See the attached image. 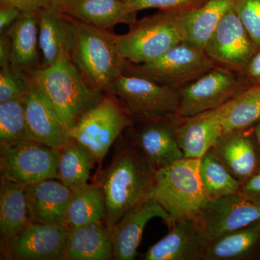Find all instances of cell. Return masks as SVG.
Listing matches in <instances>:
<instances>
[{"label":"cell","instance_id":"6da1fadb","mask_svg":"<svg viewBox=\"0 0 260 260\" xmlns=\"http://www.w3.org/2000/svg\"><path fill=\"white\" fill-rule=\"evenodd\" d=\"M153 177L144 155L140 156L134 149L116 155L98 183L105 203L104 223L111 230L132 208L152 198Z\"/></svg>","mask_w":260,"mask_h":260},{"label":"cell","instance_id":"7a4b0ae2","mask_svg":"<svg viewBox=\"0 0 260 260\" xmlns=\"http://www.w3.org/2000/svg\"><path fill=\"white\" fill-rule=\"evenodd\" d=\"M74 20L71 60L92 88L101 93H109L129 63L119 49L118 35Z\"/></svg>","mask_w":260,"mask_h":260},{"label":"cell","instance_id":"3957f363","mask_svg":"<svg viewBox=\"0 0 260 260\" xmlns=\"http://www.w3.org/2000/svg\"><path fill=\"white\" fill-rule=\"evenodd\" d=\"M30 75L32 83L51 103L68 132L105 95L87 83L71 59H61Z\"/></svg>","mask_w":260,"mask_h":260},{"label":"cell","instance_id":"277c9868","mask_svg":"<svg viewBox=\"0 0 260 260\" xmlns=\"http://www.w3.org/2000/svg\"><path fill=\"white\" fill-rule=\"evenodd\" d=\"M152 198L172 220L197 218L210 200L200 174V159L183 158L154 171Z\"/></svg>","mask_w":260,"mask_h":260},{"label":"cell","instance_id":"5b68a950","mask_svg":"<svg viewBox=\"0 0 260 260\" xmlns=\"http://www.w3.org/2000/svg\"><path fill=\"white\" fill-rule=\"evenodd\" d=\"M183 42H186V35L182 12L160 10L137 20L128 32L118 35L121 54L133 64L155 60Z\"/></svg>","mask_w":260,"mask_h":260},{"label":"cell","instance_id":"8992f818","mask_svg":"<svg viewBox=\"0 0 260 260\" xmlns=\"http://www.w3.org/2000/svg\"><path fill=\"white\" fill-rule=\"evenodd\" d=\"M130 116L162 120L178 114L180 90L140 75L124 73L111 90Z\"/></svg>","mask_w":260,"mask_h":260},{"label":"cell","instance_id":"52a82bcc","mask_svg":"<svg viewBox=\"0 0 260 260\" xmlns=\"http://www.w3.org/2000/svg\"><path fill=\"white\" fill-rule=\"evenodd\" d=\"M131 124L130 116L120 103L108 93L80 118L68 134L101 161Z\"/></svg>","mask_w":260,"mask_h":260},{"label":"cell","instance_id":"ba28073f","mask_svg":"<svg viewBox=\"0 0 260 260\" xmlns=\"http://www.w3.org/2000/svg\"><path fill=\"white\" fill-rule=\"evenodd\" d=\"M216 64L204 50L183 42L155 60L140 64L129 63L125 73L140 75L162 85L179 88L198 79Z\"/></svg>","mask_w":260,"mask_h":260},{"label":"cell","instance_id":"9c48e42d","mask_svg":"<svg viewBox=\"0 0 260 260\" xmlns=\"http://www.w3.org/2000/svg\"><path fill=\"white\" fill-rule=\"evenodd\" d=\"M0 150L1 178L27 185L58 177V149L26 140Z\"/></svg>","mask_w":260,"mask_h":260},{"label":"cell","instance_id":"30bf717a","mask_svg":"<svg viewBox=\"0 0 260 260\" xmlns=\"http://www.w3.org/2000/svg\"><path fill=\"white\" fill-rule=\"evenodd\" d=\"M242 90L235 75L216 65L180 90L178 115L188 117L217 109Z\"/></svg>","mask_w":260,"mask_h":260},{"label":"cell","instance_id":"8fae6325","mask_svg":"<svg viewBox=\"0 0 260 260\" xmlns=\"http://www.w3.org/2000/svg\"><path fill=\"white\" fill-rule=\"evenodd\" d=\"M197 220L208 241L260 220V201L241 192L208 200Z\"/></svg>","mask_w":260,"mask_h":260},{"label":"cell","instance_id":"7c38bea8","mask_svg":"<svg viewBox=\"0 0 260 260\" xmlns=\"http://www.w3.org/2000/svg\"><path fill=\"white\" fill-rule=\"evenodd\" d=\"M256 47L234 8L215 29L204 51L216 64L241 70H245L255 55Z\"/></svg>","mask_w":260,"mask_h":260},{"label":"cell","instance_id":"4fadbf2b","mask_svg":"<svg viewBox=\"0 0 260 260\" xmlns=\"http://www.w3.org/2000/svg\"><path fill=\"white\" fill-rule=\"evenodd\" d=\"M68 232L60 225L30 223L2 251L13 259H64Z\"/></svg>","mask_w":260,"mask_h":260},{"label":"cell","instance_id":"5bb4252c","mask_svg":"<svg viewBox=\"0 0 260 260\" xmlns=\"http://www.w3.org/2000/svg\"><path fill=\"white\" fill-rule=\"evenodd\" d=\"M169 232L147 251L146 260L204 259L209 241L196 218L177 219Z\"/></svg>","mask_w":260,"mask_h":260},{"label":"cell","instance_id":"9a60e30c","mask_svg":"<svg viewBox=\"0 0 260 260\" xmlns=\"http://www.w3.org/2000/svg\"><path fill=\"white\" fill-rule=\"evenodd\" d=\"M161 218L168 226L173 220L162 205L150 198L129 210L112 229L113 253L116 260H133L151 219Z\"/></svg>","mask_w":260,"mask_h":260},{"label":"cell","instance_id":"2e32d148","mask_svg":"<svg viewBox=\"0 0 260 260\" xmlns=\"http://www.w3.org/2000/svg\"><path fill=\"white\" fill-rule=\"evenodd\" d=\"M39 49L42 68L52 66L64 59H71L75 39L74 19L64 14L55 5L37 11Z\"/></svg>","mask_w":260,"mask_h":260},{"label":"cell","instance_id":"e0dca14e","mask_svg":"<svg viewBox=\"0 0 260 260\" xmlns=\"http://www.w3.org/2000/svg\"><path fill=\"white\" fill-rule=\"evenodd\" d=\"M23 100L29 140L60 150L70 137L51 103L34 83Z\"/></svg>","mask_w":260,"mask_h":260},{"label":"cell","instance_id":"ac0fdd59","mask_svg":"<svg viewBox=\"0 0 260 260\" xmlns=\"http://www.w3.org/2000/svg\"><path fill=\"white\" fill-rule=\"evenodd\" d=\"M174 124L178 144L185 158L200 159L224 134L221 107L184 117Z\"/></svg>","mask_w":260,"mask_h":260},{"label":"cell","instance_id":"d6986e66","mask_svg":"<svg viewBox=\"0 0 260 260\" xmlns=\"http://www.w3.org/2000/svg\"><path fill=\"white\" fill-rule=\"evenodd\" d=\"M55 6L70 18L105 30L137 20L136 12L124 0H64Z\"/></svg>","mask_w":260,"mask_h":260},{"label":"cell","instance_id":"ffe728a7","mask_svg":"<svg viewBox=\"0 0 260 260\" xmlns=\"http://www.w3.org/2000/svg\"><path fill=\"white\" fill-rule=\"evenodd\" d=\"M31 223L65 227V215L72 190L60 181L47 179L25 186Z\"/></svg>","mask_w":260,"mask_h":260},{"label":"cell","instance_id":"44dd1931","mask_svg":"<svg viewBox=\"0 0 260 260\" xmlns=\"http://www.w3.org/2000/svg\"><path fill=\"white\" fill-rule=\"evenodd\" d=\"M4 34L10 39L12 64L30 75L42 68L37 11H22Z\"/></svg>","mask_w":260,"mask_h":260},{"label":"cell","instance_id":"7402d4cb","mask_svg":"<svg viewBox=\"0 0 260 260\" xmlns=\"http://www.w3.org/2000/svg\"><path fill=\"white\" fill-rule=\"evenodd\" d=\"M148 121L138 133L137 143L153 171L184 158L176 138L174 124L166 119Z\"/></svg>","mask_w":260,"mask_h":260},{"label":"cell","instance_id":"603a6c76","mask_svg":"<svg viewBox=\"0 0 260 260\" xmlns=\"http://www.w3.org/2000/svg\"><path fill=\"white\" fill-rule=\"evenodd\" d=\"M114 258L112 230L102 222L69 229L64 259L109 260Z\"/></svg>","mask_w":260,"mask_h":260},{"label":"cell","instance_id":"cb8c5ba5","mask_svg":"<svg viewBox=\"0 0 260 260\" xmlns=\"http://www.w3.org/2000/svg\"><path fill=\"white\" fill-rule=\"evenodd\" d=\"M212 151L236 179L244 184L257 167V154L252 140L241 131L224 133Z\"/></svg>","mask_w":260,"mask_h":260},{"label":"cell","instance_id":"d4e9b609","mask_svg":"<svg viewBox=\"0 0 260 260\" xmlns=\"http://www.w3.org/2000/svg\"><path fill=\"white\" fill-rule=\"evenodd\" d=\"M25 184L1 178L0 229L2 249L5 248L30 222L25 194Z\"/></svg>","mask_w":260,"mask_h":260},{"label":"cell","instance_id":"484cf974","mask_svg":"<svg viewBox=\"0 0 260 260\" xmlns=\"http://www.w3.org/2000/svg\"><path fill=\"white\" fill-rule=\"evenodd\" d=\"M237 0H207L194 9L182 12L186 42L204 50L215 29Z\"/></svg>","mask_w":260,"mask_h":260},{"label":"cell","instance_id":"4316f807","mask_svg":"<svg viewBox=\"0 0 260 260\" xmlns=\"http://www.w3.org/2000/svg\"><path fill=\"white\" fill-rule=\"evenodd\" d=\"M105 215V203L100 187L98 184H87L72 191L65 215V227L69 230L104 222Z\"/></svg>","mask_w":260,"mask_h":260},{"label":"cell","instance_id":"83f0119b","mask_svg":"<svg viewBox=\"0 0 260 260\" xmlns=\"http://www.w3.org/2000/svg\"><path fill=\"white\" fill-rule=\"evenodd\" d=\"M59 153L57 179L72 191L88 184L97 161L93 154L71 138Z\"/></svg>","mask_w":260,"mask_h":260},{"label":"cell","instance_id":"f1b7e54d","mask_svg":"<svg viewBox=\"0 0 260 260\" xmlns=\"http://www.w3.org/2000/svg\"><path fill=\"white\" fill-rule=\"evenodd\" d=\"M220 107L224 133L249 127L260 119V85L242 90Z\"/></svg>","mask_w":260,"mask_h":260},{"label":"cell","instance_id":"f546056e","mask_svg":"<svg viewBox=\"0 0 260 260\" xmlns=\"http://www.w3.org/2000/svg\"><path fill=\"white\" fill-rule=\"evenodd\" d=\"M259 240L260 220L210 242L204 259H239L246 255Z\"/></svg>","mask_w":260,"mask_h":260},{"label":"cell","instance_id":"4dcf8cb0","mask_svg":"<svg viewBox=\"0 0 260 260\" xmlns=\"http://www.w3.org/2000/svg\"><path fill=\"white\" fill-rule=\"evenodd\" d=\"M200 174L210 199L240 192L242 184L229 172L212 150L200 159Z\"/></svg>","mask_w":260,"mask_h":260},{"label":"cell","instance_id":"1f68e13d","mask_svg":"<svg viewBox=\"0 0 260 260\" xmlns=\"http://www.w3.org/2000/svg\"><path fill=\"white\" fill-rule=\"evenodd\" d=\"M23 98L0 102V147L30 140Z\"/></svg>","mask_w":260,"mask_h":260},{"label":"cell","instance_id":"d6a6232c","mask_svg":"<svg viewBox=\"0 0 260 260\" xmlns=\"http://www.w3.org/2000/svg\"><path fill=\"white\" fill-rule=\"evenodd\" d=\"M32 85L31 75L18 67L0 68V102L25 97Z\"/></svg>","mask_w":260,"mask_h":260},{"label":"cell","instance_id":"836d02e7","mask_svg":"<svg viewBox=\"0 0 260 260\" xmlns=\"http://www.w3.org/2000/svg\"><path fill=\"white\" fill-rule=\"evenodd\" d=\"M234 10L249 37L260 48V0H237Z\"/></svg>","mask_w":260,"mask_h":260},{"label":"cell","instance_id":"e575fe53","mask_svg":"<svg viewBox=\"0 0 260 260\" xmlns=\"http://www.w3.org/2000/svg\"><path fill=\"white\" fill-rule=\"evenodd\" d=\"M135 12L145 9L162 11L181 12L194 9L207 0H124Z\"/></svg>","mask_w":260,"mask_h":260},{"label":"cell","instance_id":"d590c367","mask_svg":"<svg viewBox=\"0 0 260 260\" xmlns=\"http://www.w3.org/2000/svg\"><path fill=\"white\" fill-rule=\"evenodd\" d=\"M20 8L10 5H1L0 8V32L4 34L21 14Z\"/></svg>","mask_w":260,"mask_h":260},{"label":"cell","instance_id":"8d00e7d4","mask_svg":"<svg viewBox=\"0 0 260 260\" xmlns=\"http://www.w3.org/2000/svg\"><path fill=\"white\" fill-rule=\"evenodd\" d=\"M1 5H10L22 11H38L51 5V0H1Z\"/></svg>","mask_w":260,"mask_h":260},{"label":"cell","instance_id":"74e56055","mask_svg":"<svg viewBox=\"0 0 260 260\" xmlns=\"http://www.w3.org/2000/svg\"><path fill=\"white\" fill-rule=\"evenodd\" d=\"M240 192L251 199L260 201V174L252 176L242 184Z\"/></svg>","mask_w":260,"mask_h":260},{"label":"cell","instance_id":"f35d334b","mask_svg":"<svg viewBox=\"0 0 260 260\" xmlns=\"http://www.w3.org/2000/svg\"><path fill=\"white\" fill-rule=\"evenodd\" d=\"M10 43L6 34L0 37V68L8 66L10 64Z\"/></svg>","mask_w":260,"mask_h":260},{"label":"cell","instance_id":"ab89813d","mask_svg":"<svg viewBox=\"0 0 260 260\" xmlns=\"http://www.w3.org/2000/svg\"><path fill=\"white\" fill-rule=\"evenodd\" d=\"M245 70L251 78L260 80V51L253 56Z\"/></svg>","mask_w":260,"mask_h":260},{"label":"cell","instance_id":"60d3db41","mask_svg":"<svg viewBox=\"0 0 260 260\" xmlns=\"http://www.w3.org/2000/svg\"><path fill=\"white\" fill-rule=\"evenodd\" d=\"M255 134L256 137V140H257L258 144L259 145V150H260V124H258L256 126L255 129Z\"/></svg>","mask_w":260,"mask_h":260},{"label":"cell","instance_id":"b9f144b4","mask_svg":"<svg viewBox=\"0 0 260 260\" xmlns=\"http://www.w3.org/2000/svg\"><path fill=\"white\" fill-rule=\"evenodd\" d=\"M64 0H51V5H57L64 2Z\"/></svg>","mask_w":260,"mask_h":260}]
</instances>
